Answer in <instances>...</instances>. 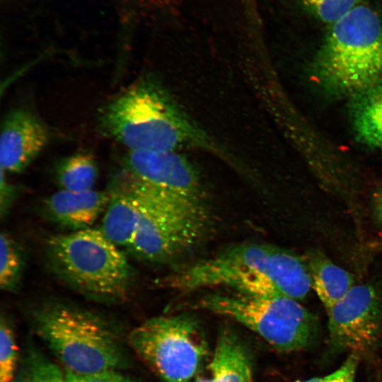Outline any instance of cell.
Returning <instances> with one entry per match:
<instances>
[{
	"label": "cell",
	"mask_w": 382,
	"mask_h": 382,
	"mask_svg": "<svg viewBox=\"0 0 382 382\" xmlns=\"http://www.w3.org/2000/svg\"><path fill=\"white\" fill-rule=\"evenodd\" d=\"M99 124L104 134L128 151L198 149L232 164L238 161L153 79H142L111 100Z\"/></svg>",
	"instance_id": "6da1fadb"
},
{
	"label": "cell",
	"mask_w": 382,
	"mask_h": 382,
	"mask_svg": "<svg viewBox=\"0 0 382 382\" xmlns=\"http://www.w3.org/2000/svg\"><path fill=\"white\" fill-rule=\"evenodd\" d=\"M165 285L180 292L225 287L256 295L305 299L312 281L304 257L267 243H243L177 270Z\"/></svg>",
	"instance_id": "7a4b0ae2"
},
{
	"label": "cell",
	"mask_w": 382,
	"mask_h": 382,
	"mask_svg": "<svg viewBox=\"0 0 382 382\" xmlns=\"http://www.w3.org/2000/svg\"><path fill=\"white\" fill-rule=\"evenodd\" d=\"M329 93L353 96L382 84V18L360 3L331 25L313 64Z\"/></svg>",
	"instance_id": "3957f363"
},
{
	"label": "cell",
	"mask_w": 382,
	"mask_h": 382,
	"mask_svg": "<svg viewBox=\"0 0 382 382\" xmlns=\"http://www.w3.org/2000/svg\"><path fill=\"white\" fill-rule=\"evenodd\" d=\"M36 334L66 368L88 375L119 371L127 356L119 335L100 316L78 306L49 301L33 313Z\"/></svg>",
	"instance_id": "277c9868"
},
{
	"label": "cell",
	"mask_w": 382,
	"mask_h": 382,
	"mask_svg": "<svg viewBox=\"0 0 382 382\" xmlns=\"http://www.w3.org/2000/svg\"><path fill=\"white\" fill-rule=\"evenodd\" d=\"M45 253L57 277L84 296L102 303H119L129 297L134 270L100 230L88 228L52 236Z\"/></svg>",
	"instance_id": "5b68a950"
},
{
	"label": "cell",
	"mask_w": 382,
	"mask_h": 382,
	"mask_svg": "<svg viewBox=\"0 0 382 382\" xmlns=\"http://www.w3.org/2000/svg\"><path fill=\"white\" fill-rule=\"evenodd\" d=\"M112 185L131 193L137 200L139 220L127 248L144 261L164 263L195 246L209 226L204 202L178 199L151 189L121 171Z\"/></svg>",
	"instance_id": "8992f818"
},
{
	"label": "cell",
	"mask_w": 382,
	"mask_h": 382,
	"mask_svg": "<svg viewBox=\"0 0 382 382\" xmlns=\"http://www.w3.org/2000/svg\"><path fill=\"white\" fill-rule=\"evenodd\" d=\"M232 291L204 295L194 306L244 325L279 352L299 351L316 336L317 320L299 301L282 295Z\"/></svg>",
	"instance_id": "52a82bcc"
},
{
	"label": "cell",
	"mask_w": 382,
	"mask_h": 382,
	"mask_svg": "<svg viewBox=\"0 0 382 382\" xmlns=\"http://www.w3.org/2000/svg\"><path fill=\"white\" fill-rule=\"evenodd\" d=\"M127 340L163 382H192L209 354L198 320L188 314L149 318L132 329Z\"/></svg>",
	"instance_id": "ba28073f"
},
{
	"label": "cell",
	"mask_w": 382,
	"mask_h": 382,
	"mask_svg": "<svg viewBox=\"0 0 382 382\" xmlns=\"http://www.w3.org/2000/svg\"><path fill=\"white\" fill-rule=\"evenodd\" d=\"M330 342L359 357L371 352L382 333V303L369 284L354 285L327 310Z\"/></svg>",
	"instance_id": "9c48e42d"
},
{
	"label": "cell",
	"mask_w": 382,
	"mask_h": 382,
	"mask_svg": "<svg viewBox=\"0 0 382 382\" xmlns=\"http://www.w3.org/2000/svg\"><path fill=\"white\" fill-rule=\"evenodd\" d=\"M122 170L143 185L166 195L204 202L199 174L180 151H128Z\"/></svg>",
	"instance_id": "30bf717a"
},
{
	"label": "cell",
	"mask_w": 382,
	"mask_h": 382,
	"mask_svg": "<svg viewBox=\"0 0 382 382\" xmlns=\"http://www.w3.org/2000/svg\"><path fill=\"white\" fill-rule=\"evenodd\" d=\"M50 139L45 125L24 109L10 112L1 125V168L18 173L26 169L45 149Z\"/></svg>",
	"instance_id": "8fae6325"
},
{
	"label": "cell",
	"mask_w": 382,
	"mask_h": 382,
	"mask_svg": "<svg viewBox=\"0 0 382 382\" xmlns=\"http://www.w3.org/2000/svg\"><path fill=\"white\" fill-rule=\"evenodd\" d=\"M110 199L109 191H57L46 197L42 212L48 220L79 231L91 226L103 213Z\"/></svg>",
	"instance_id": "7c38bea8"
},
{
	"label": "cell",
	"mask_w": 382,
	"mask_h": 382,
	"mask_svg": "<svg viewBox=\"0 0 382 382\" xmlns=\"http://www.w3.org/2000/svg\"><path fill=\"white\" fill-rule=\"evenodd\" d=\"M208 369L213 382H253L248 351L237 335L228 328L219 332Z\"/></svg>",
	"instance_id": "4fadbf2b"
},
{
	"label": "cell",
	"mask_w": 382,
	"mask_h": 382,
	"mask_svg": "<svg viewBox=\"0 0 382 382\" xmlns=\"http://www.w3.org/2000/svg\"><path fill=\"white\" fill-rule=\"evenodd\" d=\"M110 199L104 212L100 231L117 247L128 248L135 236L139 207L136 198L129 192L110 185Z\"/></svg>",
	"instance_id": "5bb4252c"
},
{
	"label": "cell",
	"mask_w": 382,
	"mask_h": 382,
	"mask_svg": "<svg viewBox=\"0 0 382 382\" xmlns=\"http://www.w3.org/2000/svg\"><path fill=\"white\" fill-rule=\"evenodd\" d=\"M304 257L309 269L312 287L328 310L354 285L353 276L320 251L308 252Z\"/></svg>",
	"instance_id": "9a60e30c"
},
{
	"label": "cell",
	"mask_w": 382,
	"mask_h": 382,
	"mask_svg": "<svg viewBox=\"0 0 382 382\" xmlns=\"http://www.w3.org/2000/svg\"><path fill=\"white\" fill-rule=\"evenodd\" d=\"M351 117L357 138L382 150V84L351 98Z\"/></svg>",
	"instance_id": "2e32d148"
},
{
	"label": "cell",
	"mask_w": 382,
	"mask_h": 382,
	"mask_svg": "<svg viewBox=\"0 0 382 382\" xmlns=\"http://www.w3.org/2000/svg\"><path fill=\"white\" fill-rule=\"evenodd\" d=\"M98 172L97 161L91 154L78 152L58 162L55 177L61 190L84 192L93 190Z\"/></svg>",
	"instance_id": "e0dca14e"
},
{
	"label": "cell",
	"mask_w": 382,
	"mask_h": 382,
	"mask_svg": "<svg viewBox=\"0 0 382 382\" xmlns=\"http://www.w3.org/2000/svg\"><path fill=\"white\" fill-rule=\"evenodd\" d=\"M0 254V287L5 291H15L23 277L25 259L21 248L6 232L1 233Z\"/></svg>",
	"instance_id": "ac0fdd59"
},
{
	"label": "cell",
	"mask_w": 382,
	"mask_h": 382,
	"mask_svg": "<svg viewBox=\"0 0 382 382\" xmlns=\"http://www.w3.org/2000/svg\"><path fill=\"white\" fill-rule=\"evenodd\" d=\"M16 336L10 323L1 317L0 324V382H13L18 361Z\"/></svg>",
	"instance_id": "d6986e66"
},
{
	"label": "cell",
	"mask_w": 382,
	"mask_h": 382,
	"mask_svg": "<svg viewBox=\"0 0 382 382\" xmlns=\"http://www.w3.org/2000/svg\"><path fill=\"white\" fill-rule=\"evenodd\" d=\"M13 382H68L58 366L37 353H32Z\"/></svg>",
	"instance_id": "ffe728a7"
},
{
	"label": "cell",
	"mask_w": 382,
	"mask_h": 382,
	"mask_svg": "<svg viewBox=\"0 0 382 382\" xmlns=\"http://www.w3.org/2000/svg\"><path fill=\"white\" fill-rule=\"evenodd\" d=\"M303 7L319 21L330 25L343 18L361 0H299Z\"/></svg>",
	"instance_id": "44dd1931"
},
{
	"label": "cell",
	"mask_w": 382,
	"mask_h": 382,
	"mask_svg": "<svg viewBox=\"0 0 382 382\" xmlns=\"http://www.w3.org/2000/svg\"><path fill=\"white\" fill-rule=\"evenodd\" d=\"M359 357L349 354L343 364L332 373L299 382H354Z\"/></svg>",
	"instance_id": "7402d4cb"
},
{
	"label": "cell",
	"mask_w": 382,
	"mask_h": 382,
	"mask_svg": "<svg viewBox=\"0 0 382 382\" xmlns=\"http://www.w3.org/2000/svg\"><path fill=\"white\" fill-rule=\"evenodd\" d=\"M68 382H135L119 371H107L88 375H77L66 372Z\"/></svg>",
	"instance_id": "603a6c76"
},
{
	"label": "cell",
	"mask_w": 382,
	"mask_h": 382,
	"mask_svg": "<svg viewBox=\"0 0 382 382\" xmlns=\"http://www.w3.org/2000/svg\"><path fill=\"white\" fill-rule=\"evenodd\" d=\"M16 195V187L7 180L5 171L1 168L0 214L1 218L6 216L10 212Z\"/></svg>",
	"instance_id": "cb8c5ba5"
},
{
	"label": "cell",
	"mask_w": 382,
	"mask_h": 382,
	"mask_svg": "<svg viewBox=\"0 0 382 382\" xmlns=\"http://www.w3.org/2000/svg\"><path fill=\"white\" fill-rule=\"evenodd\" d=\"M119 11L129 13L141 9L149 0H112Z\"/></svg>",
	"instance_id": "d4e9b609"
},
{
	"label": "cell",
	"mask_w": 382,
	"mask_h": 382,
	"mask_svg": "<svg viewBox=\"0 0 382 382\" xmlns=\"http://www.w3.org/2000/svg\"><path fill=\"white\" fill-rule=\"evenodd\" d=\"M372 207L375 216L382 225V184L374 192L372 195Z\"/></svg>",
	"instance_id": "484cf974"
},
{
	"label": "cell",
	"mask_w": 382,
	"mask_h": 382,
	"mask_svg": "<svg viewBox=\"0 0 382 382\" xmlns=\"http://www.w3.org/2000/svg\"><path fill=\"white\" fill-rule=\"evenodd\" d=\"M195 382H213L210 374L209 375L197 376Z\"/></svg>",
	"instance_id": "4316f807"
}]
</instances>
